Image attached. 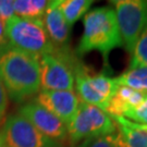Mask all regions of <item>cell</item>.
Listing matches in <instances>:
<instances>
[{
  "mask_svg": "<svg viewBox=\"0 0 147 147\" xmlns=\"http://www.w3.org/2000/svg\"><path fill=\"white\" fill-rule=\"evenodd\" d=\"M0 79L8 96L23 102L39 93L40 71L38 57L24 53L11 45L0 48Z\"/></svg>",
  "mask_w": 147,
  "mask_h": 147,
  "instance_id": "obj_1",
  "label": "cell"
},
{
  "mask_svg": "<svg viewBox=\"0 0 147 147\" xmlns=\"http://www.w3.org/2000/svg\"><path fill=\"white\" fill-rule=\"evenodd\" d=\"M123 47L115 9L110 5L97 7L85 14L83 34L76 47V55L82 57L90 51H98L108 67L110 53Z\"/></svg>",
  "mask_w": 147,
  "mask_h": 147,
  "instance_id": "obj_2",
  "label": "cell"
},
{
  "mask_svg": "<svg viewBox=\"0 0 147 147\" xmlns=\"http://www.w3.org/2000/svg\"><path fill=\"white\" fill-rule=\"evenodd\" d=\"M5 33L9 45L36 57L53 53L56 49L42 20H28L13 16L5 22Z\"/></svg>",
  "mask_w": 147,
  "mask_h": 147,
  "instance_id": "obj_3",
  "label": "cell"
},
{
  "mask_svg": "<svg viewBox=\"0 0 147 147\" xmlns=\"http://www.w3.org/2000/svg\"><path fill=\"white\" fill-rule=\"evenodd\" d=\"M68 137L78 144L83 140L110 135L117 132L115 120L106 111L80 101L79 108L68 125Z\"/></svg>",
  "mask_w": 147,
  "mask_h": 147,
  "instance_id": "obj_4",
  "label": "cell"
},
{
  "mask_svg": "<svg viewBox=\"0 0 147 147\" xmlns=\"http://www.w3.org/2000/svg\"><path fill=\"white\" fill-rule=\"evenodd\" d=\"M117 22L127 53L132 55L138 38L147 28L146 0H113Z\"/></svg>",
  "mask_w": 147,
  "mask_h": 147,
  "instance_id": "obj_5",
  "label": "cell"
},
{
  "mask_svg": "<svg viewBox=\"0 0 147 147\" xmlns=\"http://www.w3.org/2000/svg\"><path fill=\"white\" fill-rule=\"evenodd\" d=\"M75 87L82 102L106 111L115 95L118 84L115 78L107 74H90L85 67L74 74Z\"/></svg>",
  "mask_w": 147,
  "mask_h": 147,
  "instance_id": "obj_6",
  "label": "cell"
},
{
  "mask_svg": "<svg viewBox=\"0 0 147 147\" xmlns=\"http://www.w3.org/2000/svg\"><path fill=\"white\" fill-rule=\"evenodd\" d=\"M0 133L5 147H60L19 113L5 118Z\"/></svg>",
  "mask_w": 147,
  "mask_h": 147,
  "instance_id": "obj_7",
  "label": "cell"
},
{
  "mask_svg": "<svg viewBox=\"0 0 147 147\" xmlns=\"http://www.w3.org/2000/svg\"><path fill=\"white\" fill-rule=\"evenodd\" d=\"M42 90H73L74 73L68 62L56 53L38 57Z\"/></svg>",
  "mask_w": 147,
  "mask_h": 147,
  "instance_id": "obj_8",
  "label": "cell"
},
{
  "mask_svg": "<svg viewBox=\"0 0 147 147\" xmlns=\"http://www.w3.org/2000/svg\"><path fill=\"white\" fill-rule=\"evenodd\" d=\"M19 115L24 117L40 133L53 141L59 143L68 138L65 123L35 101L23 104L19 108Z\"/></svg>",
  "mask_w": 147,
  "mask_h": 147,
  "instance_id": "obj_9",
  "label": "cell"
},
{
  "mask_svg": "<svg viewBox=\"0 0 147 147\" xmlns=\"http://www.w3.org/2000/svg\"><path fill=\"white\" fill-rule=\"evenodd\" d=\"M34 101L58 117L65 125L72 120L80 105L79 96L73 90H39Z\"/></svg>",
  "mask_w": 147,
  "mask_h": 147,
  "instance_id": "obj_10",
  "label": "cell"
},
{
  "mask_svg": "<svg viewBox=\"0 0 147 147\" xmlns=\"http://www.w3.org/2000/svg\"><path fill=\"white\" fill-rule=\"evenodd\" d=\"M42 23L48 36L56 49L68 48L71 27L64 20L61 11L59 9V0L49 1V5L44 18Z\"/></svg>",
  "mask_w": 147,
  "mask_h": 147,
  "instance_id": "obj_11",
  "label": "cell"
},
{
  "mask_svg": "<svg viewBox=\"0 0 147 147\" xmlns=\"http://www.w3.org/2000/svg\"><path fill=\"white\" fill-rule=\"evenodd\" d=\"M119 132L120 147H147V125L137 124L124 117H111Z\"/></svg>",
  "mask_w": 147,
  "mask_h": 147,
  "instance_id": "obj_12",
  "label": "cell"
},
{
  "mask_svg": "<svg viewBox=\"0 0 147 147\" xmlns=\"http://www.w3.org/2000/svg\"><path fill=\"white\" fill-rule=\"evenodd\" d=\"M48 5L47 0H16L13 1L14 16L28 20H42Z\"/></svg>",
  "mask_w": 147,
  "mask_h": 147,
  "instance_id": "obj_13",
  "label": "cell"
},
{
  "mask_svg": "<svg viewBox=\"0 0 147 147\" xmlns=\"http://www.w3.org/2000/svg\"><path fill=\"white\" fill-rule=\"evenodd\" d=\"M94 0H59V9L69 26L72 27L82 16L86 14Z\"/></svg>",
  "mask_w": 147,
  "mask_h": 147,
  "instance_id": "obj_14",
  "label": "cell"
},
{
  "mask_svg": "<svg viewBox=\"0 0 147 147\" xmlns=\"http://www.w3.org/2000/svg\"><path fill=\"white\" fill-rule=\"evenodd\" d=\"M115 80L118 85L147 93V67L129 69Z\"/></svg>",
  "mask_w": 147,
  "mask_h": 147,
  "instance_id": "obj_15",
  "label": "cell"
},
{
  "mask_svg": "<svg viewBox=\"0 0 147 147\" xmlns=\"http://www.w3.org/2000/svg\"><path fill=\"white\" fill-rule=\"evenodd\" d=\"M138 67H147V28L143 32L135 45L129 69Z\"/></svg>",
  "mask_w": 147,
  "mask_h": 147,
  "instance_id": "obj_16",
  "label": "cell"
},
{
  "mask_svg": "<svg viewBox=\"0 0 147 147\" xmlns=\"http://www.w3.org/2000/svg\"><path fill=\"white\" fill-rule=\"evenodd\" d=\"M80 147H120L119 132L117 130L116 133L110 135H104V136L85 140V142L81 144Z\"/></svg>",
  "mask_w": 147,
  "mask_h": 147,
  "instance_id": "obj_17",
  "label": "cell"
},
{
  "mask_svg": "<svg viewBox=\"0 0 147 147\" xmlns=\"http://www.w3.org/2000/svg\"><path fill=\"white\" fill-rule=\"evenodd\" d=\"M123 117L134 123L147 125V96L141 105L127 110Z\"/></svg>",
  "mask_w": 147,
  "mask_h": 147,
  "instance_id": "obj_18",
  "label": "cell"
},
{
  "mask_svg": "<svg viewBox=\"0 0 147 147\" xmlns=\"http://www.w3.org/2000/svg\"><path fill=\"white\" fill-rule=\"evenodd\" d=\"M14 16L13 1L12 0H0V20L7 22Z\"/></svg>",
  "mask_w": 147,
  "mask_h": 147,
  "instance_id": "obj_19",
  "label": "cell"
},
{
  "mask_svg": "<svg viewBox=\"0 0 147 147\" xmlns=\"http://www.w3.org/2000/svg\"><path fill=\"white\" fill-rule=\"evenodd\" d=\"M8 102H9V96H8L5 85L0 79V120H2L3 117L5 116L7 108H8Z\"/></svg>",
  "mask_w": 147,
  "mask_h": 147,
  "instance_id": "obj_20",
  "label": "cell"
},
{
  "mask_svg": "<svg viewBox=\"0 0 147 147\" xmlns=\"http://www.w3.org/2000/svg\"><path fill=\"white\" fill-rule=\"evenodd\" d=\"M8 38H7V33H5V23L0 20V48L5 47L8 45Z\"/></svg>",
  "mask_w": 147,
  "mask_h": 147,
  "instance_id": "obj_21",
  "label": "cell"
},
{
  "mask_svg": "<svg viewBox=\"0 0 147 147\" xmlns=\"http://www.w3.org/2000/svg\"><path fill=\"white\" fill-rule=\"evenodd\" d=\"M0 147H5V142H3V140H2V136H1V133H0Z\"/></svg>",
  "mask_w": 147,
  "mask_h": 147,
  "instance_id": "obj_22",
  "label": "cell"
}]
</instances>
